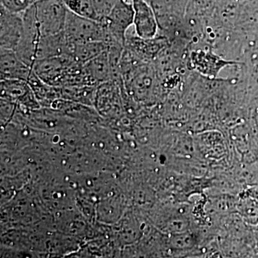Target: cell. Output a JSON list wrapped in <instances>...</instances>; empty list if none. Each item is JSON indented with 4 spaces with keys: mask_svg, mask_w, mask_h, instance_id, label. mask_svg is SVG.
Listing matches in <instances>:
<instances>
[{
    "mask_svg": "<svg viewBox=\"0 0 258 258\" xmlns=\"http://www.w3.org/2000/svg\"><path fill=\"white\" fill-rule=\"evenodd\" d=\"M64 33L72 43L108 41V36L104 27L97 20L80 16L69 10Z\"/></svg>",
    "mask_w": 258,
    "mask_h": 258,
    "instance_id": "obj_1",
    "label": "cell"
},
{
    "mask_svg": "<svg viewBox=\"0 0 258 258\" xmlns=\"http://www.w3.org/2000/svg\"><path fill=\"white\" fill-rule=\"evenodd\" d=\"M34 7L42 36L64 31L69 9L62 0H39Z\"/></svg>",
    "mask_w": 258,
    "mask_h": 258,
    "instance_id": "obj_2",
    "label": "cell"
},
{
    "mask_svg": "<svg viewBox=\"0 0 258 258\" xmlns=\"http://www.w3.org/2000/svg\"><path fill=\"white\" fill-rule=\"evenodd\" d=\"M134 10L132 0H118L109 15L100 23L106 29L110 42L124 46L125 36L134 25Z\"/></svg>",
    "mask_w": 258,
    "mask_h": 258,
    "instance_id": "obj_3",
    "label": "cell"
},
{
    "mask_svg": "<svg viewBox=\"0 0 258 258\" xmlns=\"http://www.w3.org/2000/svg\"><path fill=\"white\" fill-rule=\"evenodd\" d=\"M23 32L15 52L25 63L33 67L37 61V51L42 35L36 18L34 5L23 14Z\"/></svg>",
    "mask_w": 258,
    "mask_h": 258,
    "instance_id": "obj_4",
    "label": "cell"
},
{
    "mask_svg": "<svg viewBox=\"0 0 258 258\" xmlns=\"http://www.w3.org/2000/svg\"><path fill=\"white\" fill-rule=\"evenodd\" d=\"M76 62L72 56H58L37 60L32 69L43 82L50 86L60 87L70 69Z\"/></svg>",
    "mask_w": 258,
    "mask_h": 258,
    "instance_id": "obj_5",
    "label": "cell"
},
{
    "mask_svg": "<svg viewBox=\"0 0 258 258\" xmlns=\"http://www.w3.org/2000/svg\"><path fill=\"white\" fill-rule=\"evenodd\" d=\"M23 14L12 13L0 6L1 49L15 50L18 47L23 32Z\"/></svg>",
    "mask_w": 258,
    "mask_h": 258,
    "instance_id": "obj_6",
    "label": "cell"
},
{
    "mask_svg": "<svg viewBox=\"0 0 258 258\" xmlns=\"http://www.w3.org/2000/svg\"><path fill=\"white\" fill-rule=\"evenodd\" d=\"M132 3L136 34L142 38H154L157 35L159 23L154 8L147 0H132Z\"/></svg>",
    "mask_w": 258,
    "mask_h": 258,
    "instance_id": "obj_7",
    "label": "cell"
},
{
    "mask_svg": "<svg viewBox=\"0 0 258 258\" xmlns=\"http://www.w3.org/2000/svg\"><path fill=\"white\" fill-rule=\"evenodd\" d=\"M0 79L21 80L28 82L33 69L19 57L15 50H0Z\"/></svg>",
    "mask_w": 258,
    "mask_h": 258,
    "instance_id": "obj_8",
    "label": "cell"
},
{
    "mask_svg": "<svg viewBox=\"0 0 258 258\" xmlns=\"http://www.w3.org/2000/svg\"><path fill=\"white\" fill-rule=\"evenodd\" d=\"M85 70L93 86L112 81L111 68L107 50L103 51L96 57L84 64Z\"/></svg>",
    "mask_w": 258,
    "mask_h": 258,
    "instance_id": "obj_9",
    "label": "cell"
},
{
    "mask_svg": "<svg viewBox=\"0 0 258 258\" xmlns=\"http://www.w3.org/2000/svg\"><path fill=\"white\" fill-rule=\"evenodd\" d=\"M107 49L104 42H87L83 43H73L72 56L75 60L84 64L100 55Z\"/></svg>",
    "mask_w": 258,
    "mask_h": 258,
    "instance_id": "obj_10",
    "label": "cell"
},
{
    "mask_svg": "<svg viewBox=\"0 0 258 258\" xmlns=\"http://www.w3.org/2000/svg\"><path fill=\"white\" fill-rule=\"evenodd\" d=\"M192 60H195V64L200 71H203L204 74L213 76L217 74L226 64L228 63V62L218 58L211 52H198Z\"/></svg>",
    "mask_w": 258,
    "mask_h": 258,
    "instance_id": "obj_11",
    "label": "cell"
},
{
    "mask_svg": "<svg viewBox=\"0 0 258 258\" xmlns=\"http://www.w3.org/2000/svg\"><path fill=\"white\" fill-rule=\"evenodd\" d=\"M62 1L64 2L68 9L75 14L98 21L91 0H62Z\"/></svg>",
    "mask_w": 258,
    "mask_h": 258,
    "instance_id": "obj_12",
    "label": "cell"
},
{
    "mask_svg": "<svg viewBox=\"0 0 258 258\" xmlns=\"http://www.w3.org/2000/svg\"><path fill=\"white\" fill-rule=\"evenodd\" d=\"M35 3V0H0V6L12 13L23 14Z\"/></svg>",
    "mask_w": 258,
    "mask_h": 258,
    "instance_id": "obj_13",
    "label": "cell"
},
{
    "mask_svg": "<svg viewBox=\"0 0 258 258\" xmlns=\"http://www.w3.org/2000/svg\"><path fill=\"white\" fill-rule=\"evenodd\" d=\"M118 0H91L97 18L99 22L106 18Z\"/></svg>",
    "mask_w": 258,
    "mask_h": 258,
    "instance_id": "obj_14",
    "label": "cell"
},
{
    "mask_svg": "<svg viewBox=\"0 0 258 258\" xmlns=\"http://www.w3.org/2000/svg\"><path fill=\"white\" fill-rule=\"evenodd\" d=\"M250 192L251 196H252L254 199H255V200L258 202V186H256V187L251 189Z\"/></svg>",
    "mask_w": 258,
    "mask_h": 258,
    "instance_id": "obj_15",
    "label": "cell"
},
{
    "mask_svg": "<svg viewBox=\"0 0 258 258\" xmlns=\"http://www.w3.org/2000/svg\"><path fill=\"white\" fill-rule=\"evenodd\" d=\"M35 2L39 1V0H35Z\"/></svg>",
    "mask_w": 258,
    "mask_h": 258,
    "instance_id": "obj_16",
    "label": "cell"
}]
</instances>
